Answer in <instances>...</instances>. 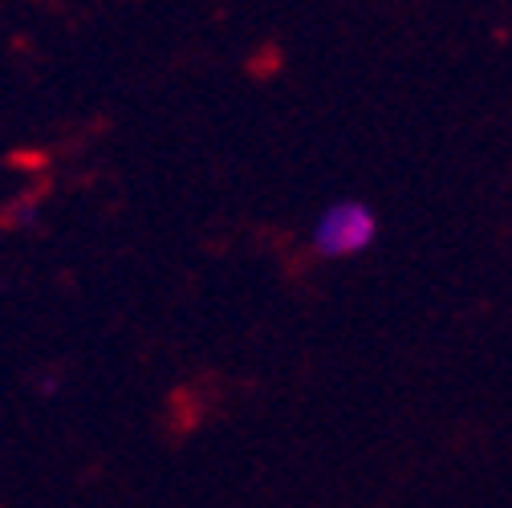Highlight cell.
Listing matches in <instances>:
<instances>
[{
  "mask_svg": "<svg viewBox=\"0 0 512 508\" xmlns=\"http://www.w3.org/2000/svg\"><path fill=\"white\" fill-rule=\"evenodd\" d=\"M378 212L358 200V196H342V200H330L326 208H317V216L309 220V232H305V244L317 261H358L378 244Z\"/></svg>",
  "mask_w": 512,
  "mask_h": 508,
  "instance_id": "obj_1",
  "label": "cell"
}]
</instances>
